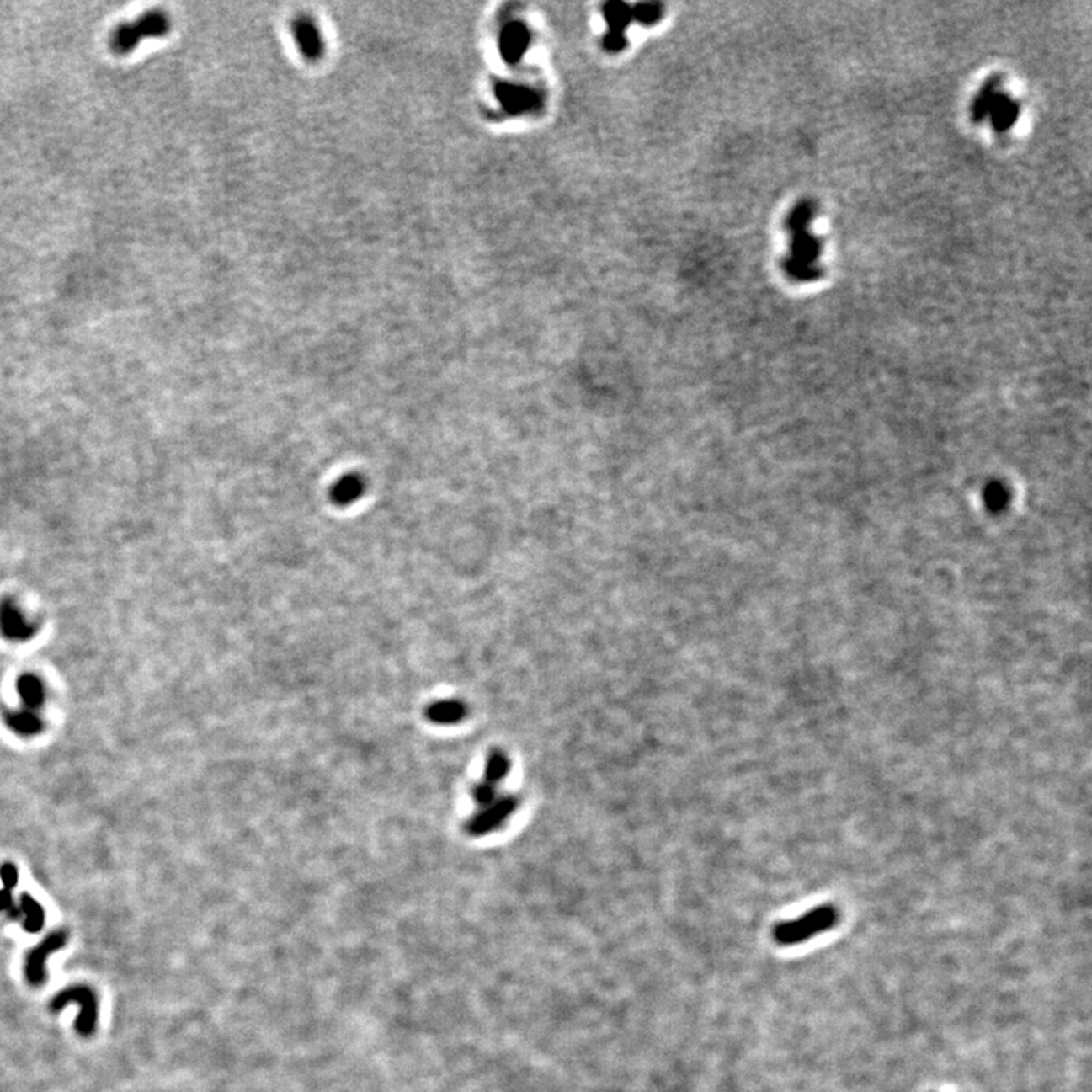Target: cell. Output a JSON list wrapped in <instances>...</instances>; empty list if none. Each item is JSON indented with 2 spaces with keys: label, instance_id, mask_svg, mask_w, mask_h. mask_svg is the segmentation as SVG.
<instances>
[{
  "label": "cell",
  "instance_id": "15",
  "mask_svg": "<svg viewBox=\"0 0 1092 1092\" xmlns=\"http://www.w3.org/2000/svg\"><path fill=\"white\" fill-rule=\"evenodd\" d=\"M510 768H512L510 759L505 754L504 751H501V749L492 751L489 757H487L486 768H484V781L497 786L498 783H501L507 777Z\"/></svg>",
  "mask_w": 1092,
  "mask_h": 1092
},
{
  "label": "cell",
  "instance_id": "20",
  "mask_svg": "<svg viewBox=\"0 0 1092 1092\" xmlns=\"http://www.w3.org/2000/svg\"><path fill=\"white\" fill-rule=\"evenodd\" d=\"M360 489H361V487H360L359 482H355L354 478H351L349 482H342V484L338 486L336 498L340 501V503H344V501H351V499H354V498L359 495Z\"/></svg>",
  "mask_w": 1092,
  "mask_h": 1092
},
{
  "label": "cell",
  "instance_id": "13",
  "mask_svg": "<svg viewBox=\"0 0 1092 1092\" xmlns=\"http://www.w3.org/2000/svg\"><path fill=\"white\" fill-rule=\"evenodd\" d=\"M295 32L299 45L302 47V52L308 58H317L322 52L321 35L317 32V28H314V24L310 20L302 19L296 22Z\"/></svg>",
  "mask_w": 1092,
  "mask_h": 1092
},
{
  "label": "cell",
  "instance_id": "4",
  "mask_svg": "<svg viewBox=\"0 0 1092 1092\" xmlns=\"http://www.w3.org/2000/svg\"><path fill=\"white\" fill-rule=\"evenodd\" d=\"M518 806H519V800L514 795L498 796L495 802H490L489 806L482 807L480 812H477L467 819L465 825L467 834L480 838L484 834L495 832L509 818L512 817Z\"/></svg>",
  "mask_w": 1092,
  "mask_h": 1092
},
{
  "label": "cell",
  "instance_id": "6",
  "mask_svg": "<svg viewBox=\"0 0 1092 1092\" xmlns=\"http://www.w3.org/2000/svg\"><path fill=\"white\" fill-rule=\"evenodd\" d=\"M497 98L507 115H519L533 113L542 107L543 98L533 87L503 83L497 87Z\"/></svg>",
  "mask_w": 1092,
  "mask_h": 1092
},
{
  "label": "cell",
  "instance_id": "3",
  "mask_svg": "<svg viewBox=\"0 0 1092 1092\" xmlns=\"http://www.w3.org/2000/svg\"><path fill=\"white\" fill-rule=\"evenodd\" d=\"M69 1003H77L81 1006V1014L77 1016V1031L83 1038L92 1036L96 1031L99 1020V1004L96 993L88 986H70L60 993H56L51 1001V1010L60 1012Z\"/></svg>",
  "mask_w": 1092,
  "mask_h": 1092
},
{
  "label": "cell",
  "instance_id": "7",
  "mask_svg": "<svg viewBox=\"0 0 1092 1092\" xmlns=\"http://www.w3.org/2000/svg\"><path fill=\"white\" fill-rule=\"evenodd\" d=\"M67 944V933L55 932L49 935L46 940H41L39 946L32 948L26 956L24 976L32 986H41L46 982V961L49 956L64 948Z\"/></svg>",
  "mask_w": 1092,
  "mask_h": 1092
},
{
  "label": "cell",
  "instance_id": "19",
  "mask_svg": "<svg viewBox=\"0 0 1092 1092\" xmlns=\"http://www.w3.org/2000/svg\"><path fill=\"white\" fill-rule=\"evenodd\" d=\"M0 880H2V883H3L5 889H8V891L14 889V887H17V882H19V871H17L16 866H14L13 863H3V865L0 866Z\"/></svg>",
  "mask_w": 1092,
  "mask_h": 1092
},
{
  "label": "cell",
  "instance_id": "12",
  "mask_svg": "<svg viewBox=\"0 0 1092 1092\" xmlns=\"http://www.w3.org/2000/svg\"><path fill=\"white\" fill-rule=\"evenodd\" d=\"M5 721H7L9 728L14 733L20 734V736H35V734L41 733L43 727H45L43 719L40 718L35 711H28V709L11 711L5 716Z\"/></svg>",
  "mask_w": 1092,
  "mask_h": 1092
},
{
  "label": "cell",
  "instance_id": "2",
  "mask_svg": "<svg viewBox=\"0 0 1092 1092\" xmlns=\"http://www.w3.org/2000/svg\"><path fill=\"white\" fill-rule=\"evenodd\" d=\"M170 29L168 17L162 11H149L136 22L119 24L111 34L109 46L115 55H128L136 51L143 39L162 37Z\"/></svg>",
  "mask_w": 1092,
  "mask_h": 1092
},
{
  "label": "cell",
  "instance_id": "14",
  "mask_svg": "<svg viewBox=\"0 0 1092 1092\" xmlns=\"http://www.w3.org/2000/svg\"><path fill=\"white\" fill-rule=\"evenodd\" d=\"M20 912H22V923H24V930L29 933H37L43 929L45 925V910L41 908L39 902H35L29 894L22 895L20 898Z\"/></svg>",
  "mask_w": 1092,
  "mask_h": 1092
},
{
  "label": "cell",
  "instance_id": "10",
  "mask_svg": "<svg viewBox=\"0 0 1092 1092\" xmlns=\"http://www.w3.org/2000/svg\"><path fill=\"white\" fill-rule=\"evenodd\" d=\"M425 716L437 726H454L466 718L467 706L460 700H440L428 706Z\"/></svg>",
  "mask_w": 1092,
  "mask_h": 1092
},
{
  "label": "cell",
  "instance_id": "9",
  "mask_svg": "<svg viewBox=\"0 0 1092 1092\" xmlns=\"http://www.w3.org/2000/svg\"><path fill=\"white\" fill-rule=\"evenodd\" d=\"M0 633L9 641H28L35 634V626L29 622L16 604L0 605Z\"/></svg>",
  "mask_w": 1092,
  "mask_h": 1092
},
{
  "label": "cell",
  "instance_id": "18",
  "mask_svg": "<svg viewBox=\"0 0 1092 1092\" xmlns=\"http://www.w3.org/2000/svg\"><path fill=\"white\" fill-rule=\"evenodd\" d=\"M0 912H5L11 919H22V912L20 908L14 904L13 895L8 889L0 891Z\"/></svg>",
  "mask_w": 1092,
  "mask_h": 1092
},
{
  "label": "cell",
  "instance_id": "17",
  "mask_svg": "<svg viewBox=\"0 0 1092 1092\" xmlns=\"http://www.w3.org/2000/svg\"><path fill=\"white\" fill-rule=\"evenodd\" d=\"M472 798H474L475 804H477L480 809H482V807L489 806L490 802H493L497 800V786H493V785H490V783L482 780V781L477 783V785L472 787Z\"/></svg>",
  "mask_w": 1092,
  "mask_h": 1092
},
{
  "label": "cell",
  "instance_id": "1",
  "mask_svg": "<svg viewBox=\"0 0 1092 1092\" xmlns=\"http://www.w3.org/2000/svg\"><path fill=\"white\" fill-rule=\"evenodd\" d=\"M838 910L833 906H819L802 917L775 925L772 930V938L783 947L796 946L817 936L818 933L830 930L838 923Z\"/></svg>",
  "mask_w": 1092,
  "mask_h": 1092
},
{
  "label": "cell",
  "instance_id": "8",
  "mask_svg": "<svg viewBox=\"0 0 1092 1092\" xmlns=\"http://www.w3.org/2000/svg\"><path fill=\"white\" fill-rule=\"evenodd\" d=\"M531 45V34L527 24L519 20H513L504 24L499 34V51L509 64H518L528 52Z\"/></svg>",
  "mask_w": 1092,
  "mask_h": 1092
},
{
  "label": "cell",
  "instance_id": "5",
  "mask_svg": "<svg viewBox=\"0 0 1092 1092\" xmlns=\"http://www.w3.org/2000/svg\"><path fill=\"white\" fill-rule=\"evenodd\" d=\"M604 20L607 32L603 47L609 54H619L626 46V29L634 20L633 8L624 2H609L604 5Z\"/></svg>",
  "mask_w": 1092,
  "mask_h": 1092
},
{
  "label": "cell",
  "instance_id": "16",
  "mask_svg": "<svg viewBox=\"0 0 1092 1092\" xmlns=\"http://www.w3.org/2000/svg\"><path fill=\"white\" fill-rule=\"evenodd\" d=\"M663 14H665L663 5L658 2H645L633 7L634 20L642 26H654L662 20Z\"/></svg>",
  "mask_w": 1092,
  "mask_h": 1092
},
{
  "label": "cell",
  "instance_id": "11",
  "mask_svg": "<svg viewBox=\"0 0 1092 1092\" xmlns=\"http://www.w3.org/2000/svg\"><path fill=\"white\" fill-rule=\"evenodd\" d=\"M17 690H19L20 698H22L24 709H28V711H37L45 703V698H46L45 686H43V683H41L39 677H35L32 674H24L19 679Z\"/></svg>",
  "mask_w": 1092,
  "mask_h": 1092
}]
</instances>
